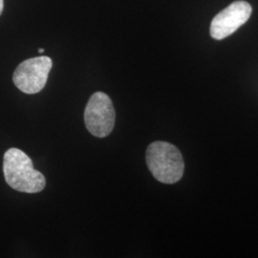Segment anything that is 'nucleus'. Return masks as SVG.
<instances>
[{
    "label": "nucleus",
    "instance_id": "2",
    "mask_svg": "<svg viewBox=\"0 0 258 258\" xmlns=\"http://www.w3.org/2000/svg\"><path fill=\"white\" fill-rule=\"evenodd\" d=\"M148 169L154 178L164 184H175L184 175V163L180 150L175 146L157 141L147 150Z\"/></svg>",
    "mask_w": 258,
    "mask_h": 258
},
{
    "label": "nucleus",
    "instance_id": "7",
    "mask_svg": "<svg viewBox=\"0 0 258 258\" xmlns=\"http://www.w3.org/2000/svg\"><path fill=\"white\" fill-rule=\"evenodd\" d=\"M38 52H39V53H44V49H41V48H40V49H38Z\"/></svg>",
    "mask_w": 258,
    "mask_h": 258
},
{
    "label": "nucleus",
    "instance_id": "6",
    "mask_svg": "<svg viewBox=\"0 0 258 258\" xmlns=\"http://www.w3.org/2000/svg\"><path fill=\"white\" fill-rule=\"evenodd\" d=\"M3 8H4V0H0V16L3 12Z\"/></svg>",
    "mask_w": 258,
    "mask_h": 258
},
{
    "label": "nucleus",
    "instance_id": "3",
    "mask_svg": "<svg viewBox=\"0 0 258 258\" xmlns=\"http://www.w3.org/2000/svg\"><path fill=\"white\" fill-rule=\"evenodd\" d=\"M115 120L116 113L108 95L103 92L94 93L84 111L87 130L97 138H104L112 132Z\"/></svg>",
    "mask_w": 258,
    "mask_h": 258
},
{
    "label": "nucleus",
    "instance_id": "1",
    "mask_svg": "<svg viewBox=\"0 0 258 258\" xmlns=\"http://www.w3.org/2000/svg\"><path fill=\"white\" fill-rule=\"evenodd\" d=\"M6 183L19 192L37 194L46 185L45 177L36 170L31 158L19 148L8 149L3 158Z\"/></svg>",
    "mask_w": 258,
    "mask_h": 258
},
{
    "label": "nucleus",
    "instance_id": "5",
    "mask_svg": "<svg viewBox=\"0 0 258 258\" xmlns=\"http://www.w3.org/2000/svg\"><path fill=\"white\" fill-rule=\"evenodd\" d=\"M251 6L246 1H235L220 12L211 24L212 38L221 40L244 25L251 15Z\"/></svg>",
    "mask_w": 258,
    "mask_h": 258
},
{
    "label": "nucleus",
    "instance_id": "4",
    "mask_svg": "<svg viewBox=\"0 0 258 258\" xmlns=\"http://www.w3.org/2000/svg\"><path fill=\"white\" fill-rule=\"evenodd\" d=\"M52 65V59L45 55L22 61L13 76L15 85L21 92L29 95L40 92L46 85Z\"/></svg>",
    "mask_w": 258,
    "mask_h": 258
}]
</instances>
